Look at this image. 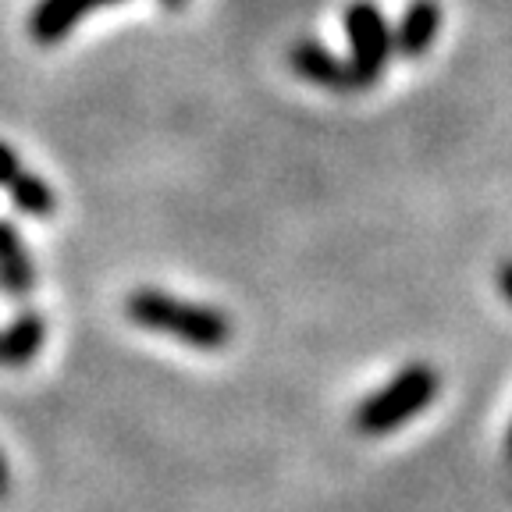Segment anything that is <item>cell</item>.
<instances>
[{
	"instance_id": "obj_1",
	"label": "cell",
	"mask_w": 512,
	"mask_h": 512,
	"mask_svg": "<svg viewBox=\"0 0 512 512\" xmlns=\"http://www.w3.org/2000/svg\"><path fill=\"white\" fill-rule=\"evenodd\" d=\"M125 313L139 328L171 335L182 345L200 352L224 349L235 335L228 313H221L217 306L189 303V299H178L171 292H160V288H136L125 299Z\"/></svg>"
},
{
	"instance_id": "obj_2",
	"label": "cell",
	"mask_w": 512,
	"mask_h": 512,
	"mask_svg": "<svg viewBox=\"0 0 512 512\" xmlns=\"http://www.w3.org/2000/svg\"><path fill=\"white\" fill-rule=\"evenodd\" d=\"M438 388H441V377L431 363H409L384 388H377L374 395H367L356 406L352 427L360 434H367V438H381V434L399 431L416 413H424L431 406Z\"/></svg>"
},
{
	"instance_id": "obj_3",
	"label": "cell",
	"mask_w": 512,
	"mask_h": 512,
	"mask_svg": "<svg viewBox=\"0 0 512 512\" xmlns=\"http://www.w3.org/2000/svg\"><path fill=\"white\" fill-rule=\"evenodd\" d=\"M345 36H349V72L356 82V93L381 82L384 68L395 57L392 22L374 0H352L342 15Z\"/></svg>"
},
{
	"instance_id": "obj_4",
	"label": "cell",
	"mask_w": 512,
	"mask_h": 512,
	"mask_svg": "<svg viewBox=\"0 0 512 512\" xmlns=\"http://www.w3.org/2000/svg\"><path fill=\"white\" fill-rule=\"evenodd\" d=\"M288 64H292V72L303 75V79L313 82V86H324V89H331V93H356L349 61H342L335 50L324 47L320 40L292 43Z\"/></svg>"
},
{
	"instance_id": "obj_5",
	"label": "cell",
	"mask_w": 512,
	"mask_h": 512,
	"mask_svg": "<svg viewBox=\"0 0 512 512\" xmlns=\"http://www.w3.org/2000/svg\"><path fill=\"white\" fill-rule=\"evenodd\" d=\"M438 32H441L438 0H409V8L402 11L399 25L392 29L395 54H399L402 61H420V57L438 43Z\"/></svg>"
},
{
	"instance_id": "obj_6",
	"label": "cell",
	"mask_w": 512,
	"mask_h": 512,
	"mask_svg": "<svg viewBox=\"0 0 512 512\" xmlns=\"http://www.w3.org/2000/svg\"><path fill=\"white\" fill-rule=\"evenodd\" d=\"M111 4H121V0H40L29 15V36L43 47L61 43L79 25V18L96 8H111Z\"/></svg>"
},
{
	"instance_id": "obj_7",
	"label": "cell",
	"mask_w": 512,
	"mask_h": 512,
	"mask_svg": "<svg viewBox=\"0 0 512 512\" xmlns=\"http://www.w3.org/2000/svg\"><path fill=\"white\" fill-rule=\"evenodd\" d=\"M0 292L11 299H29L36 292V264L25 249L18 228L0 217Z\"/></svg>"
},
{
	"instance_id": "obj_8",
	"label": "cell",
	"mask_w": 512,
	"mask_h": 512,
	"mask_svg": "<svg viewBox=\"0 0 512 512\" xmlns=\"http://www.w3.org/2000/svg\"><path fill=\"white\" fill-rule=\"evenodd\" d=\"M47 342V320L36 310H22L0 331V367H25L40 356Z\"/></svg>"
},
{
	"instance_id": "obj_9",
	"label": "cell",
	"mask_w": 512,
	"mask_h": 512,
	"mask_svg": "<svg viewBox=\"0 0 512 512\" xmlns=\"http://www.w3.org/2000/svg\"><path fill=\"white\" fill-rule=\"evenodd\" d=\"M11 189V203H15L18 214H29V217H50L57 207L54 192L50 185L43 182L40 175H32V171H18L15 182L8 185Z\"/></svg>"
},
{
	"instance_id": "obj_10",
	"label": "cell",
	"mask_w": 512,
	"mask_h": 512,
	"mask_svg": "<svg viewBox=\"0 0 512 512\" xmlns=\"http://www.w3.org/2000/svg\"><path fill=\"white\" fill-rule=\"evenodd\" d=\"M22 171V164H18V153L11 150L4 139H0V185H11L15 182V175Z\"/></svg>"
},
{
	"instance_id": "obj_11",
	"label": "cell",
	"mask_w": 512,
	"mask_h": 512,
	"mask_svg": "<svg viewBox=\"0 0 512 512\" xmlns=\"http://www.w3.org/2000/svg\"><path fill=\"white\" fill-rule=\"evenodd\" d=\"M498 292H502L505 303H512V260H505V264L498 267Z\"/></svg>"
},
{
	"instance_id": "obj_12",
	"label": "cell",
	"mask_w": 512,
	"mask_h": 512,
	"mask_svg": "<svg viewBox=\"0 0 512 512\" xmlns=\"http://www.w3.org/2000/svg\"><path fill=\"white\" fill-rule=\"evenodd\" d=\"M8 488H11V470H8V459L0 456V498H8Z\"/></svg>"
},
{
	"instance_id": "obj_13",
	"label": "cell",
	"mask_w": 512,
	"mask_h": 512,
	"mask_svg": "<svg viewBox=\"0 0 512 512\" xmlns=\"http://www.w3.org/2000/svg\"><path fill=\"white\" fill-rule=\"evenodd\" d=\"M160 4H164L168 11H182L185 4H189V0H160Z\"/></svg>"
},
{
	"instance_id": "obj_14",
	"label": "cell",
	"mask_w": 512,
	"mask_h": 512,
	"mask_svg": "<svg viewBox=\"0 0 512 512\" xmlns=\"http://www.w3.org/2000/svg\"><path fill=\"white\" fill-rule=\"evenodd\" d=\"M505 456H509V463H512V427H509V434H505Z\"/></svg>"
}]
</instances>
